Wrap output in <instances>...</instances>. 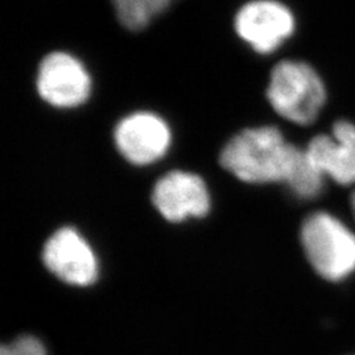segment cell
Wrapping results in <instances>:
<instances>
[{
	"mask_svg": "<svg viewBox=\"0 0 355 355\" xmlns=\"http://www.w3.org/2000/svg\"><path fill=\"white\" fill-rule=\"evenodd\" d=\"M296 149L277 128H252L229 141L220 154V164L246 183H284Z\"/></svg>",
	"mask_w": 355,
	"mask_h": 355,
	"instance_id": "obj_1",
	"label": "cell"
},
{
	"mask_svg": "<svg viewBox=\"0 0 355 355\" xmlns=\"http://www.w3.org/2000/svg\"><path fill=\"white\" fill-rule=\"evenodd\" d=\"M267 99L283 119L309 125L327 101V89L318 73L305 62L286 60L270 76Z\"/></svg>",
	"mask_w": 355,
	"mask_h": 355,
	"instance_id": "obj_2",
	"label": "cell"
},
{
	"mask_svg": "<svg viewBox=\"0 0 355 355\" xmlns=\"http://www.w3.org/2000/svg\"><path fill=\"white\" fill-rule=\"evenodd\" d=\"M302 242L311 265L325 279L343 280L355 271V234L337 217L318 212L305 218Z\"/></svg>",
	"mask_w": 355,
	"mask_h": 355,
	"instance_id": "obj_3",
	"label": "cell"
},
{
	"mask_svg": "<svg viewBox=\"0 0 355 355\" xmlns=\"http://www.w3.org/2000/svg\"><path fill=\"white\" fill-rule=\"evenodd\" d=\"M38 95L57 108H74L89 99L91 78L83 64L69 53L54 51L38 67Z\"/></svg>",
	"mask_w": 355,
	"mask_h": 355,
	"instance_id": "obj_4",
	"label": "cell"
},
{
	"mask_svg": "<svg viewBox=\"0 0 355 355\" xmlns=\"http://www.w3.org/2000/svg\"><path fill=\"white\" fill-rule=\"evenodd\" d=\"M234 28L254 51L268 54L291 37L295 17L284 4L275 0H254L236 15Z\"/></svg>",
	"mask_w": 355,
	"mask_h": 355,
	"instance_id": "obj_5",
	"label": "cell"
},
{
	"mask_svg": "<svg viewBox=\"0 0 355 355\" xmlns=\"http://www.w3.org/2000/svg\"><path fill=\"white\" fill-rule=\"evenodd\" d=\"M114 144L128 162L150 165L165 155L171 144V132L159 116L136 112L124 117L114 129Z\"/></svg>",
	"mask_w": 355,
	"mask_h": 355,
	"instance_id": "obj_6",
	"label": "cell"
},
{
	"mask_svg": "<svg viewBox=\"0 0 355 355\" xmlns=\"http://www.w3.org/2000/svg\"><path fill=\"white\" fill-rule=\"evenodd\" d=\"M42 258L45 266L66 283L85 287L98 278L96 255L74 228L58 229L45 243Z\"/></svg>",
	"mask_w": 355,
	"mask_h": 355,
	"instance_id": "obj_7",
	"label": "cell"
},
{
	"mask_svg": "<svg viewBox=\"0 0 355 355\" xmlns=\"http://www.w3.org/2000/svg\"><path fill=\"white\" fill-rule=\"evenodd\" d=\"M152 200L157 211L171 223L204 217L211 208L209 191L203 179L179 170L167 173L155 183Z\"/></svg>",
	"mask_w": 355,
	"mask_h": 355,
	"instance_id": "obj_8",
	"label": "cell"
},
{
	"mask_svg": "<svg viewBox=\"0 0 355 355\" xmlns=\"http://www.w3.org/2000/svg\"><path fill=\"white\" fill-rule=\"evenodd\" d=\"M306 152L320 171L338 184L355 183V125L337 121L330 135H318Z\"/></svg>",
	"mask_w": 355,
	"mask_h": 355,
	"instance_id": "obj_9",
	"label": "cell"
},
{
	"mask_svg": "<svg viewBox=\"0 0 355 355\" xmlns=\"http://www.w3.org/2000/svg\"><path fill=\"white\" fill-rule=\"evenodd\" d=\"M324 179L325 175L315 165L306 149L297 148L284 183L296 196L312 199L321 193L324 189Z\"/></svg>",
	"mask_w": 355,
	"mask_h": 355,
	"instance_id": "obj_10",
	"label": "cell"
},
{
	"mask_svg": "<svg viewBox=\"0 0 355 355\" xmlns=\"http://www.w3.org/2000/svg\"><path fill=\"white\" fill-rule=\"evenodd\" d=\"M171 0H112L117 17L130 31H141L153 17L164 12Z\"/></svg>",
	"mask_w": 355,
	"mask_h": 355,
	"instance_id": "obj_11",
	"label": "cell"
},
{
	"mask_svg": "<svg viewBox=\"0 0 355 355\" xmlns=\"http://www.w3.org/2000/svg\"><path fill=\"white\" fill-rule=\"evenodd\" d=\"M0 355H48L44 345L33 337H23L10 345H3Z\"/></svg>",
	"mask_w": 355,
	"mask_h": 355,
	"instance_id": "obj_12",
	"label": "cell"
},
{
	"mask_svg": "<svg viewBox=\"0 0 355 355\" xmlns=\"http://www.w3.org/2000/svg\"><path fill=\"white\" fill-rule=\"evenodd\" d=\"M352 204H353V211H354L355 215V193L353 195V199H352Z\"/></svg>",
	"mask_w": 355,
	"mask_h": 355,
	"instance_id": "obj_13",
	"label": "cell"
}]
</instances>
